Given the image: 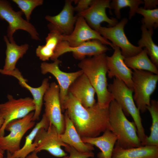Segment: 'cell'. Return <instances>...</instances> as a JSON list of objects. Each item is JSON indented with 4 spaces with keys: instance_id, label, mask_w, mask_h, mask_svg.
Masks as SVG:
<instances>
[{
    "instance_id": "25",
    "label": "cell",
    "mask_w": 158,
    "mask_h": 158,
    "mask_svg": "<svg viewBox=\"0 0 158 158\" xmlns=\"http://www.w3.org/2000/svg\"><path fill=\"white\" fill-rule=\"evenodd\" d=\"M124 61L127 66L131 69L147 71L158 75V67L149 58L147 50L145 48L136 55L125 57Z\"/></svg>"
},
{
    "instance_id": "28",
    "label": "cell",
    "mask_w": 158,
    "mask_h": 158,
    "mask_svg": "<svg viewBox=\"0 0 158 158\" xmlns=\"http://www.w3.org/2000/svg\"><path fill=\"white\" fill-rule=\"evenodd\" d=\"M150 114L152 124L150 135L147 136L144 145L158 146V102L155 99L151 100L150 104L146 107Z\"/></svg>"
},
{
    "instance_id": "22",
    "label": "cell",
    "mask_w": 158,
    "mask_h": 158,
    "mask_svg": "<svg viewBox=\"0 0 158 158\" xmlns=\"http://www.w3.org/2000/svg\"><path fill=\"white\" fill-rule=\"evenodd\" d=\"M111 158H158V146L145 145L123 149L115 146Z\"/></svg>"
},
{
    "instance_id": "36",
    "label": "cell",
    "mask_w": 158,
    "mask_h": 158,
    "mask_svg": "<svg viewBox=\"0 0 158 158\" xmlns=\"http://www.w3.org/2000/svg\"><path fill=\"white\" fill-rule=\"evenodd\" d=\"M4 151L0 146V158H4Z\"/></svg>"
},
{
    "instance_id": "8",
    "label": "cell",
    "mask_w": 158,
    "mask_h": 158,
    "mask_svg": "<svg viewBox=\"0 0 158 158\" xmlns=\"http://www.w3.org/2000/svg\"><path fill=\"white\" fill-rule=\"evenodd\" d=\"M7 98V101L0 103V114L4 120L0 128V137L4 135L5 128L8 123L24 117L35 109L33 99L30 97L16 99L8 94Z\"/></svg>"
},
{
    "instance_id": "18",
    "label": "cell",
    "mask_w": 158,
    "mask_h": 158,
    "mask_svg": "<svg viewBox=\"0 0 158 158\" xmlns=\"http://www.w3.org/2000/svg\"><path fill=\"white\" fill-rule=\"evenodd\" d=\"M0 73L15 77L18 80L19 83L21 86L26 88L30 91L32 96V99L35 107L33 120L35 121L38 120L42 110L44 96L50 85L49 79H44L40 86L34 87L27 83L26 80L23 78L21 73L17 68H16L15 70L10 71H5L2 69H0Z\"/></svg>"
},
{
    "instance_id": "4",
    "label": "cell",
    "mask_w": 158,
    "mask_h": 158,
    "mask_svg": "<svg viewBox=\"0 0 158 158\" xmlns=\"http://www.w3.org/2000/svg\"><path fill=\"white\" fill-rule=\"evenodd\" d=\"M108 90L120 105L125 116L130 115L132 117L141 145L144 146L147 136L142 125L140 112L133 100V89L128 87L123 81L114 78L113 82L108 84Z\"/></svg>"
},
{
    "instance_id": "26",
    "label": "cell",
    "mask_w": 158,
    "mask_h": 158,
    "mask_svg": "<svg viewBox=\"0 0 158 158\" xmlns=\"http://www.w3.org/2000/svg\"><path fill=\"white\" fill-rule=\"evenodd\" d=\"M62 35L55 31H51L45 38L46 44L39 45L36 50V55L42 61L45 62L52 57L55 50L62 40Z\"/></svg>"
},
{
    "instance_id": "30",
    "label": "cell",
    "mask_w": 158,
    "mask_h": 158,
    "mask_svg": "<svg viewBox=\"0 0 158 158\" xmlns=\"http://www.w3.org/2000/svg\"><path fill=\"white\" fill-rule=\"evenodd\" d=\"M136 13L143 17L141 20L142 25L147 29H156L158 27V8L151 10L145 9L143 7H139Z\"/></svg>"
},
{
    "instance_id": "16",
    "label": "cell",
    "mask_w": 158,
    "mask_h": 158,
    "mask_svg": "<svg viewBox=\"0 0 158 158\" xmlns=\"http://www.w3.org/2000/svg\"><path fill=\"white\" fill-rule=\"evenodd\" d=\"M61 63V60L58 59L52 63L45 62L42 63L40 65L41 73L43 75L50 73L56 78L59 87V97L61 104L64 101L68 93L70 86L74 81L83 72L80 70L72 72L67 73L61 71L59 65Z\"/></svg>"
},
{
    "instance_id": "9",
    "label": "cell",
    "mask_w": 158,
    "mask_h": 158,
    "mask_svg": "<svg viewBox=\"0 0 158 158\" xmlns=\"http://www.w3.org/2000/svg\"><path fill=\"white\" fill-rule=\"evenodd\" d=\"M128 20L127 18H123L115 26L108 27L101 26L97 31L102 36L111 41L114 45L118 47L125 57L136 55L143 49L138 46L133 44L126 37L124 28Z\"/></svg>"
},
{
    "instance_id": "10",
    "label": "cell",
    "mask_w": 158,
    "mask_h": 158,
    "mask_svg": "<svg viewBox=\"0 0 158 158\" xmlns=\"http://www.w3.org/2000/svg\"><path fill=\"white\" fill-rule=\"evenodd\" d=\"M60 134L56 128L49 122L47 128H42L37 133L33 142L36 146L34 151L37 153L46 150L58 157L67 156V154L61 147H65L68 145L61 140Z\"/></svg>"
},
{
    "instance_id": "13",
    "label": "cell",
    "mask_w": 158,
    "mask_h": 158,
    "mask_svg": "<svg viewBox=\"0 0 158 158\" xmlns=\"http://www.w3.org/2000/svg\"><path fill=\"white\" fill-rule=\"evenodd\" d=\"M76 16L77 20L73 32L69 35H62V40L66 41L70 47H75L87 41L96 40L114 49V45L92 28L83 18Z\"/></svg>"
},
{
    "instance_id": "29",
    "label": "cell",
    "mask_w": 158,
    "mask_h": 158,
    "mask_svg": "<svg viewBox=\"0 0 158 158\" xmlns=\"http://www.w3.org/2000/svg\"><path fill=\"white\" fill-rule=\"evenodd\" d=\"M142 4H144L143 0H113L110 3V9H114L116 18L120 19L121 17V9L126 7H129L130 9L129 18L131 19L135 15L139 5Z\"/></svg>"
},
{
    "instance_id": "12",
    "label": "cell",
    "mask_w": 158,
    "mask_h": 158,
    "mask_svg": "<svg viewBox=\"0 0 158 158\" xmlns=\"http://www.w3.org/2000/svg\"><path fill=\"white\" fill-rule=\"evenodd\" d=\"M110 49L106 45L96 40L87 41L75 47H70L66 41L61 40L57 46L51 59L54 61L62 54L71 52L75 59L81 61L85 58L86 56H93L105 53Z\"/></svg>"
},
{
    "instance_id": "23",
    "label": "cell",
    "mask_w": 158,
    "mask_h": 158,
    "mask_svg": "<svg viewBox=\"0 0 158 158\" xmlns=\"http://www.w3.org/2000/svg\"><path fill=\"white\" fill-rule=\"evenodd\" d=\"M4 40L6 48L5 64L2 69L6 71H13L16 68V65L18 61L22 58L27 52L29 45L27 43L18 45L15 42H10L6 35L4 36Z\"/></svg>"
},
{
    "instance_id": "21",
    "label": "cell",
    "mask_w": 158,
    "mask_h": 158,
    "mask_svg": "<svg viewBox=\"0 0 158 158\" xmlns=\"http://www.w3.org/2000/svg\"><path fill=\"white\" fill-rule=\"evenodd\" d=\"M81 139L84 142L95 145L100 150L101 152L97 155L98 158H111L117 139V136L109 129L104 132L101 136Z\"/></svg>"
},
{
    "instance_id": "15",
    "label": "cell",
    "mask_w": 158,
    "mask_h": 158,
    "mask_svg": "<svg viewBox=\"0 0 158 158\" xmlns=\"http://www.w3.org/2000/svg\"><path fill=\"white\" fill-rule=\"evenodd\" d=\"M72 0H67L61 11L54 16L46 15L45 18L49 22L47 27L50 31L57 32L62 35H69L73 32L77 17L74 15V7Z\"/></svg>"
},
{
    "instance_id": "1",
    "label": "cell",
    "mask_w": 158,
    "mask_h": 158,
    "mask_svg": "<svg viewBox=\"0 0 158 158\" xmlns=\"http://www.w3.org/2000/svg\"><path fill=\"white\" fill-rule=\"evenodd\" d=\"M61 106L81 138L97 137L110 130L108 108H101L97 103L85 108L69 92Z\"/></svg>"
},
{
    "instance_id": "3",
    "label": "cell",
    "mask_w": 158,
    "mask_h": 158,
    "mask_svg": "<svg viewBox=\"0 0 158 158\" xmlns=\"http://www.w3.org/2000/svg\"><path fill=\"white\" fill-rule=\"evenodd\" d=\"M110 130L117 137L115 146L128 149L142 146L134 122L127 118L120 105L114 99L108 107Z\"/></svg>"
},
{
    "instance_id": "31",
    "label": "cell",
    "mask_w": 158,
    "mask_h": 158,
    "mask_svg": "<svg viewBox=\"0 0 158 158\" xmlns=\"http://www.w3.org/2000/svg\"><path fill=\"white\" fill-rule=\"evenodd\" d=\"M25 15L26 20L29 22L33 10L37 7L43 4V0H13Z\"/></svg>"
},
{
    "instance_id": "11",
    "label": "cell",
    "mask_w": 158,
    "mask_h": 158,
    "mask_svg": "<svg viewBox=\"0 0 158 158\" xmlns=\"http://www.w3.org/2000/svg\"><path fill=\"white\" fill-rule=\"evenodd\" d=\"M59 85L55 82L50 84L43 97L44 114L59 134L63 133L65 127L64 115L62 114L59 97Z\"/></svg>"
},
{
    "instance_id": "24",
    "label": "cell",
    "mask_w": 158,
    "mask_h": 158,
    "mask_svg": "<svg viewBox=\"0 0 158 158\" xmlns=\"http://www.w3.org/2000/svg\"><path fill=\"white\" fill-rule=\"evenodd\" d=\"M49 123V120L44 114L41 120L36 124L29 134L26 137L23 146L13 154V157L15 158H25L28 155L34 152L36 146L33 142L37 133L42 128H47Z\"/></svg>"
},
{
    "instance_id": "37",
    "label": "cell",
    "mask_w": 158,
    "mask_h": 158,
    "mask_svg": "<svg viewBox=\"0 0 158 158\" xmlns=\"http://www.w3.org/2000/svg\"><path fill=\"white\" fill-rule=\"evenodd\" d=\"M4 123V120L0 114V128L3 126Z\"/></svg>"
},
{
    "instance_id": "6",
    "label": "cell",
    "mask_w": 158,
    "mask_h": 158,
    "mask_svg": "<svg viewBox=\"0 0 158 158\" xmlns=\"http://www.w3.org/2000/svg\"><path fill=\"white\" fill-rule=\"evenodd\" d=\"M23 14L20 10H14L8 1L0 0V19L5 20L8 23L6 36L10 42H15L13 35L20 30L27 32L33 40H40L39 34L35 26L23 18Z\"/></svg>"
},
{
    "instance_id": "19",
    "label": "cell",
    "mask_w": 158,
    "mask_h": 158,
    "mask_svg": "<svg viewBox=\"0 0 158 158\" xmlns=\"http://www.w3.org/2000/svg\"><path fill=\"white\" fill-rule=\"evenodd\" d=\"M68 92L85 108L92 107L96 103L95 90L83 73L71 84Z\"/></svg>"
},
{
    "instance_id": "34",
    "label": "cell",
    "mask_w": 158,
    "mask_h": 158,
    "mask_svg": "<svg viewBox=\"0 0 158 158\" xmlns=\"http://www.w3.org/2000/svg\"><path fill=\"white\" fill-rule=\"evenodd\" d=\"M144 6L143 8L145 9L151 10L157 8L158 5L157 0H144Z\"/></svg>"
},
{
    "instance_id": "5",
    "label": "cell",
    "mask_w": 158,
    "mask_h": 158,
    "mask_svg": "<svg viewBox=\"0 0 158 158\" xmlns=\"http://www.w3.org/2000/svg\"><path fill=\"white\" fill-rule=\"evenodd\" d=\"M132 80L133 83V95L135 104L142 113L145 112L146 107L150 104V97L156 88L158 75L141 70H133Z\"/></svg>"
},
{
    "instance_id": "7",
    "label": "cell",
    "mask_w": 158,
    "mask_h": 158,
    "mask_svg": "<svg viewBox=\"0 0 158 158\" xmlns=\"http://www.w3.org/2000/svg\"><path fill=\"white\" fill-rule=\"evenodd\" d=\"M34 114V112H31L24 117L13 120L6 125L5 130L10 132V133L6 136L0 137V146L4 151L13 154L20 148L23 137L35 124L33 120Z\"/></svg>"
},
{
    "instance_id": "27",
    "label": "cell",
    "mask_w": 158,
    "mask_h": 158,
    "mask_svg": "<svg viewBox=\"0 0 158 158\" xmlns=\"http://www.w3.org/2000/svg\"><path fill=\"white\" fill-rule=\"evenodd\" d=\"M141 29V37L138 42V46L141 48L145 47L146 49L151 60L158 67V46L154 43L152 40L153 29H147L142 25Z\"/></svg>"
},
{
    "instance_id": "38",
    "label": "cell",
    "mask_w": 158,
    "mask_h": 158,
    "mask_svg": "<svg viewBox=\"0 0 158 158\" xmlns=\"http://www.w3.org/2000/svg\"><path fill=\"white\" fill-rule=\"evenodd\" d=\"M15 158L14 157L13 155L12 154L11 152L7 151V155L6 158Z\"/></svg>"
},
{
    "instance_id": "33",
    "label": "cell",
    "mask_w": 158,
    "mask_h": 158,
    "mask_svg": "<svg viewBox=\"0 0 158 158\" xmlns=\"http://www.w3.org/2000/svg\"><path fill=\"white\" fill-rule=\"evenodd\" d=\"M93 0H73V1L77 4V5L74 7V11L78 13L83 12L87 10L91 5Z\"/></svg>"
},
{
    "instance_id": "2",
    "label": "cell",
    "mask_w": 158,
    "mask_h": 158,
    "mask_svg": "<svg viewBox=\"0 0 158 158\" xmlns=\"http://www.w3.org/2000/svg\"><path fill=\"white\" fill-rule=\"evenodd\" d=\"M105 53L85 58L78 66L87 76L97 95V103L101 108H108L114 98L108 90L107 68Z\"/></svg>"
},
{
    "instance_id": "20",
    "label": "cell",
    "mask_w": 158,
    "mask_h": 158,
    "mask_svg": "<svg viewBox=\"0 0 158 158\" xmlns=\"http://www.w3.org/2000/svg\"><path fill=\"white\" fill-rule=\"evenodd\" d=\"M65 127L63 133L60 134L61 140L79 152H88L94 150L93 145L85 143L77 131L74 125L66 113L64 115Z\"/></svg>"
},
{
    "instance_id": "35",
    "label": "cell",
    "mask_w": 158,
    "mask_h": 158,
    "mask_svg": "<svg viewBox=\"0 0 158 158\" xmlns=\"http://www.w3.org/2000/svg\"><path fill=\"white\" fill-rule=\"evenodd\" d=\"M36 152L34 151L28 155L26 158H40L38 156ZM68 156H66L63 158H67Z\"/></svg>"
},
{
    "instance_id": "32",
    "label": "cell",
    "mask_w": 158,
    "mask_h": 158,
    "mask_svg": "<svg viewBox=\"0 0 158 158\" xmlns=\"http://www.w3.org/2000/svg\"><path fill=\"white\" fill-rule=\"evenodd\" d=\"M65 149L70 154V156H68L67 158H89L93 157L94 156V154L92 152H81L68 145L65 147Z\"/></svg>"
},
{
    "instance_id": "14",
    "label": "cell",
    "mask_w": 158,
    "mask_h": 158,
    "mask_svg": "<svg viewBox=\"0 0 158 158\" xmlns=\"http://www.w3.org/2000/svg\"><path fill=\"white\" fill-rule=\"evenodd\" d=\"M110 0H93L90 7L86 10L78 13L77 16L83 18L88 25L97 31L103 22L108 23L109 27L115 26L118 22L116 18H109L106 9H110Z\"/></svg>"
},
{
    "instance_id": "17",
    "label": "cell",
    "mask_w": 158,
    "mask_h": 158,
    "mask_svg": "<svg viewBox=\"0 0 158 158\" xmlns=\"http://www.w3.org/2000/svg\"><path fill=\"white\" fill-rule=\"evenodd\" d=\"M114 51L111 56H106L108 77L110 79L116 78L123 81L128 87L133 89V71L125 64V57L122 54L120 49L114 45Z\"/></svg>"
}]
</instances>
